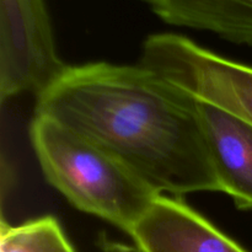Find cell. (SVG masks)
Wrapping results in <instances>:
<instances>
[{
    "label": "cell",
    "mask_w": 252,
    "mask_h": 252,
    "mask_svg": "<svg viewBox=\"0 0 252 252\" xmlns=\"http://www.w3.org/2000/svg\"><path fill=\"white\" fill-rule=\"evenodd\" d=\"M34 115L95 142L159 194L220 192L198 100L143 64L68 65Z\"/></svg>",
    "instance_id": "obj_1"
},
{
    "label": "cell",
    "mask_w": 252,
    "mask_h": 252,
    "mask_svg": "<svg viewBox=\"0 0 252 252\" xmlns=\"http://www.w3.org/2000/svg\"><path fill=\"white\" fill-rule=\"evenodd\" d=\"M30 139L48 184L76 209L126 234L161 196L111 153L53 118L34 115Z\"/></svg>",
    "instance_id": "obj_2"
},
{
    "label": "cell",
    "mask_w": 252,
    "mask_h": 252,
    "mask_svg": "<svg viewBox=\"0 0 252 252\" xmlns=\"http://www.w3.org/2000/svg\"><path fill=\"white\" fill-rule=\"evenodd\" d=\"M140 64L198 100L252 125V66L219 56L176 33L148 36Z\"/></svg>",
    "instance_id": "obj_3"
},
{
    "label": "cell",
    "mask_w": 252,
    "mask_h": 252,
    "mask_svg": "<svg viewBox=\"0 0 252 252\" xmlns=\"http://www.w3.org/2000/svg\"><path fill=\"white\" fill-rule=\"evenodd\" d=\"M66 68L44 0H0V101L39 95Z\"/></svg>",
    "instance_id": "obj_4"
},
{
    "label": "cell",
    "mask_w": 252,
    "mask_h": 252,
    "mask_svg": "<svg viewBox=\"0 0 252 252\" xmlns=\"http://www.w3.org/2000/svg\"><path fill=\"white\" fill-rule=\"evenodd\" d=\"M128 235L139 252H248L181 197L165 194Z\"/></svg>",
    "instance_id": "obj_5"
},
{
    "label": "cell",
    "mask_w": 252,
    "mask_h": 252,
    "mask_svg": "<svg viewBox=\"0 0 252 252\" xmlns=\"http://www.w3.org/2000/svg\"><path fill=\"white\" fill-rule=\"evenodd\" d=\"M198 110L220 192L251 211L252 125L206 101L198 100Z\"/></svg>",
    "instance_id": "obj_6"
},
{
    "label": "cell",
    "mask_w": 252,
    "mask_h": 252,
    "mask_svg": "<svg viewBox=\"0 0 252 252\" xmlns=\"http://www.w3.org/2000/svg\"><path fill=\"white\" fill-rule=\"evenodd\" d=\"M172 26L209 31L252 47V0H139Z\"/></svg>",
    "instance_id": "obj_7"
},
{
    "label": "cell",
    "mask_w": 252,
    "mask_h": 252,
    "mask_svg": "<svg viewBox=\"0 0 252 252\" xmlns=\"http://www.w3.org/2000/svg\"><path fill=\"white\" fill-rule=\"evenodd\" d=\"M0 252H75L61 224L51 216L19 225L0 224Z\"/></svg>",
    "instance_id": "obj_8"
},
{
    "label": "cell",
    "mask_w": 252,
    "mask_h": 252,
    "mask_svg": "<svg viewBox=\"0 0 252 252\" xmlns=\"http://www.w3.org/2000/svg\"><path fill=\"white\" fill-rule=\"evenodd\" d=\"M98 245L103 252H139L134 245H127L120 241L111 240L106 235L100 236Z\"/></svg>",
    "instance_id": "obj_9"
}]
</instances>
